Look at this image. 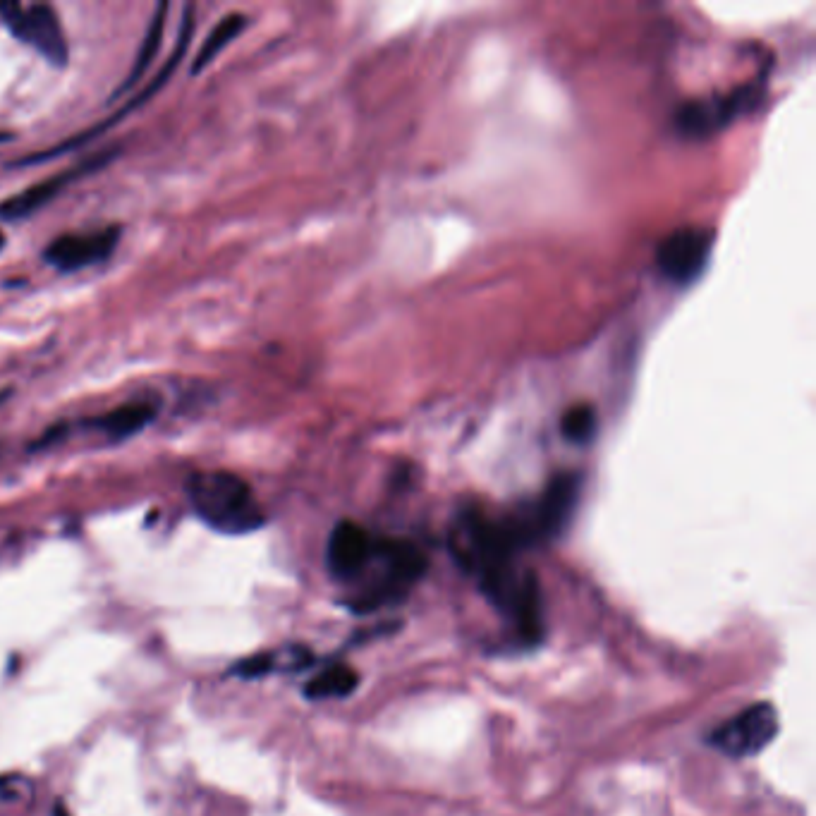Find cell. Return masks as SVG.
<instances>
[{
	"label": "cell",
	"mask_w": 816,
	"mask_h": 816,
	"mask_svg": "<svg viewBox=\"0 0 816 816\" xmlns=\"http://www.w3.org/2000/svg\"><path fill=\"white\" fill-rule=\"evenodd\" d=\"M187 496L194 513L216 532L247 534L266 522L249 484L233 472L209 470L192 474L187 479Z\"/></svg>",
	"instance_id": "2"
},
{
	"label": "cell",
	"mask_w": 816,
	"mask_h": 816,
	"mask_svg": "<svg viewBox=\"0 0 816 816\" xmlns=\"http://www.w3.org/2000/svg\"><path fill=\"white\" fill-rule=\"evenodd\" d=\"M759 99L761 89L757 84H747V87L730 91L726 96L685 103L675 115V127L685 137H709L733 123L740 113L752 111Z\"/></svg>",
	"instance_id": "7"
},
{
	"label": "cell",
	"mask_w": 816,
	"mask_h": 816,
	"mask_svg": "<svg viewBox=\"0 0 816 816\" xmlns=\"http://www.w3.org/2000/svg\"><path fill=\"white\" fill-rule=\"evenodd\" d=\"M3 247H5V235L0 233V249H3Z\"/></svg>",
	"instance_id": "18"
},
{
	"label": "cell",
	"mask_w": 816,
	"mask_h": 816,
	"mask_svg": "<svg viewBox=\"0 0 816 816\" xmlns=\"http://www.w3.org/2000/svg\"><path fill=\"white\" fill-rule=\"evenodd\" d=\"M426 570L429 558L417 544L407 539L376 537L374 558L359 580V592L347 601V608L355 613H374L383 606H398Z\"/></svg>",
	"instance_id": "1"
},
{
	"label": "cell",
	"mask_w": 816,
	"mask_h": 816,
	"mask_svg": "<svg viewBox=\"0 0 816 816\" xmlns=\"http://www.w3.org/2000/svg\"><path fill=\"white\" fill-rule=\"evenodd\" d=\"M192 36H194V8L192 5H185V12H182V22H180V32H178V46H175V51L170 53V58H168V63L163 65V70L158 72L156 75V79L154 82L149 84V87H146L142 94H139V99H135L130 103V106H125L123 111H120L118 115H115L113 120H106V123H101V125H96V127H91V130H87V132H82V137H72L70 142H65V144H60V146H56V149H51V151H46L44 156H29V158H24V161H20L17 163V166H29V163H39V161H48V158H53L56 154H60V151H68V149H72V146H79V144H84V142H89V139H94L96 135H99V132H103L106 130V127H111L113 123H118V120H123L127 113H132L135 111V108H139V106H144L146 101L151 99V96L154 94H158V91H161L163 87H166L168 84V79L173 77V72L178 70V65H180V60L185 58V53H187V48H190V41H192Z\"/></svg>",
	"instance_id": "10"
},
{
	"label": "cell",
	"mask_w": 816,
	"mask_h": 816,
	"mask_svg": "<svg viewBox=\"0 0 816 816\" xmlns=\"http://www.w3.org/2000/svg\"><path fill=\"white\" fill-rule=\"evenodd\" d=\"M53 816H70V814H68V809H65V807H56V814H53Z\"/></svg>",
	"instance_id": "17"
},
{
	"label": "cell",
	"mask_w": 816,
	"mask_h": 816,
	"mask_svg": "<svg viewBox=\"0 0 816 816\" xmlns=\"http://www.w3.org/2000/svg\"><path fill=\"white\" fill-rule=\"evenodd\" d=\"M714 240V230L709 228H680L668 235L656 249V266L663 278L682 288L692 285L709 264Z\"/></svg>",
	"instance_id": "6"
},
{
	"label": "cell",
	"mask_w": 816,
	"mask_h": 816,
	"mask_svg": "<svg viewBox=\"0 0 816 816\" xmlns=\"http://www.w3.org/2000/svg\"><path fill=\"white\" fill-rule=\"evenodd\" d=\"M778 728H781V721H778L776 706L759 702L747 706L745 711L711 730L706 735V745L718 749L730 759H749L757 757L776 740Z\"/></svg>",
	"instance_id": "4"
},
{
	"label": "cell",
	"mask_w": 816,
	"mask_h": 816,
	"mask_svg": "<svg viewBox=\"0 0 816 816\" xmlns=\"http://www.w3.org/2000/svg\"><path fill=\"white\" fill-rule=\"evenodd\" d=\"M560 431L572 443H587L596 434V412L592 405H575L565 412Z\"/></svg>",
	"instance_id": "16"
},
{
	"label": "cell",
	"mask_w": 816,
	"mask_h": 816,
	"mask_svg": "<svg viewBox=\"0 0 816 816\" xmlns=\"http://www.w3.org/2000/svg\"><path fill=\"white\" fill-rule=\"evenodd\" d=\"M158 407L151 403H127L115 407V410L101 414V417L89 419V429L101 431L108 441H125V438L139 434L156 419Z\"/></svg>",
	"instance_id": "12"
},
{
	"label": "cell",
	"mask_w": 816,
	"mask_h": 816,
	"mask_svg": "<svg viewBox=\"0 0 816 816\" xmlns=\"http://www.w3.org/2000/svg\"><path fill=\"white\" fill-rule=\"evenodd\" d=\"M580 501V477L577 474H560L546 486L541 496L532 503L522 505L513 515L503 517L510 539L517 551L546 544L556 539L568 527L572 513Z\"/></svg>",
	"instance_id": "3"
},
{
	"label": "cell",
	"mask_w": 816,
	"mask_h": 816,
	"mask_svg": "<svg viewBox=\"0 0 816 816\" xmlns=\"http://www.w3.org/2000/svg\"><path fill=\"white\" fill-rule=\"evenodd\" d=\"M359 675L355 668L347 663H331L324 671L316 673L312 680L304 685V697L321 702V699H343L350 697L357 690Z\"/></svg>",
	"instance_id": "13"
},
{
	"label": "cell",
	"mask_w": 816,
	"mask_h": 816,
	"mask_svg": "<svg viewBox=\"0 0 816 816\" xmlns=\"http://www.w3.org/2000/svg\"><path fill=\"white\" fill-rule=\"evenodd\" d=\"M113 156H115L113 149L103 151L101 156L87 158V161H82L79 166L63 170V173L53 175V178H48L44 182H36V185L27 187V190L20 194H12V197L5 199V202H0V218H3V221H20V218L32 216L34 211L41 209V206H46L51 199H56L58 194L70 185V182H75L77 178H82V175H89V173H94V170L103 168Z\"/></svg>",
	"instance_id": "11"
},
{
	"label": "cell",
	"mask_w": 816,
	"mask_h": 816,
	"mask_svg": "<svg viewBox=\"0 0 816 816\" xmlns=\"http://www.w3.org/2000/svg\"><path fill=\"white\" fill-rule=\"evenodd\" d=\"M120 240V228H103L94 230V233H70V235H60L44 249V259L46 264H51L53 269L58 271H79L87 269V266L101 264L113 254L115 245Z\"/></svg>",
	"instance_id": "9"
},
{
	"label": "cell",
	"mask_w": 816,
	"mask_h": 816,
	"mask_svg": "<svg viewBox=\"0 0 816 816\" xmlns=\"http://www.w3.org/2000/svg\"><path fill=\"white\" fill-rule=\"evenodd\" d=\"M245 27H247V17L242 15V12H230V15H225L223 20L213 27V32L206 36L202 48H199L197 56H194L192 75H199V72L209 68L213 60L218 58V53H221L225 46L233 44Z\"/></svg>",
	"instance_id": "15"
},
{
	"label": "cell",
	"mask_w": 816,
	"mask_h": 816,
	"mask_svg": "<svg viewBox=\"0 0 816 816\" xmlns=\"http://www.w3.org/2000/svg\"><path fill=\"white\" fill-rule=\"evenodd\" d=\"M166 15H168V3H161L158 8L154 10V17H151V24L149 29H146V36L142 41V48H139L137 58H135V65H132L130 72H127L125 82L120 84L118 89H115L113 99L115 96H123L125 91H130L135 84L142 79V75L146 70H149V65L154 63L158 48H161V39H163V32H166Z\"/></svg>",
	"instance_id": "14"
},
{
	"label": "cell",
	"mask_w": 816,
	"mask_h": 816,
	"mask_svg": "<svg viewBox=\"0 0 816 816\" xmlns=\"http://www.w3.org/2000/svg\"><path fill=\"white\" fill-rule=\"evenodd\" d=\"M0 17L17 39L32 46L36 53H41L53 68L68 65L70 48L56 10L48 8V5H27V8H22L17 3H0Z\"/></svg>",
	"instance_id": "5"
},
{
	"label": "cell",
	"mask_w": 816,
	"mask_h": 816,
	"mask_svg": "<svg viewBox=\"0 0 816 816\" xmlns=\"http://www.w3.org/2000/svg\"><path fill=\"white\" fill-rule=\"evenodd\" d=\"M376 548V534L357 522L343 520L333 527L326 544V565L336 582L357 584L371 565Z\"/></svg>",
	"instance_id": "8"
}]
</instances>
